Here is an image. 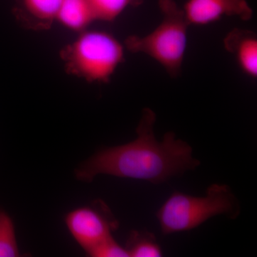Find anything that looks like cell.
I'll use <instances>...</instances> for the list:
<instances>
[{
  "label": "cell",
  "instance_id": "cell-10",
  "mask_svg": "<svg viewBox=\"0 0 257 257\" xmlns=\"http://www.w3.org/2000/svg\"><path fill=\"white\" fill-rule=\"evenodd\" d=\"M94 20L111 22L118 18L130 5L141 0H87Z\"/></svg>",
  "mask_w": 257,
  "mask_h": 257
},
{
  "label": "cell",
  "instance_id": "cell-7",
  "mask_svg": "<svg viewBox=\"0 0 257 257\" xmlns=\"http://www.w3.org/2000/svg\"><path fill=\"white\" fill-rule=\"evenodd\" d=\"M226 50L232 54L243 71L251 78L257 77V39L255 34L248 30H234L224 40Z\"/></svg>",
  "mask_w": 257,
  "mask_h": 257
},
{
  "label": "cell",
  "instance_id": "cell-13",
  "mask_svg": "<svg viewBox=\"0 0 257 257\" xmlns=\"http://www.w3.org/2000/svg\"><path fill=\"white\" fill-rule=\"evenodd\" d=\"M87 255L91 257H130L126 248L121 246L113 236L96 245Z\"/></svg>",
  "mask_w": 257,
  "mask_h": 257
},
{
  "label": "cell",
  "instance_id": "cell-9",
  "mask_svg": "<svg viewBox=\"0 0 257 257\" xmlns=\"http://www.w3.org/2000/svg\"><path fill=\"white\" fill-rule=\"evenodd\" d=\"M130 257H160L162 248L155 235L150 231H132L125 246Z\"/></svg>",
  "mask_w": 257,
  "mask_h": 257
},
{
  "label": "cell",
  "instance_id": "cell-1",
  "mask_svg": "<svg viewBox=\"0 0 257 257\" xmlns=\"http://www.w3.org/2000/svg\"><path fill=\"white\" fill-rule=\"evenodd\" d=\"M156 114L144 109L137 127V138L119 146L96 152L75 169L76 179L89 183L98 175L147 181L154 184L196 170L200 161L193 156L192 147L169 132L162 141L155 137Z\"/></svg>",
  "mask_w": 257,
  "mask_h": 257
},
{
  "label": "cell",
  "instance_id": "cell-2",
  "mask_svg": "<svg viewBox=\"0 0 257 257\" xmlns=\"http://www.w3.org/2000/svg\"><path fill=\"white\" fill-rule=\"evenodd\" d=\"M240 212L239 200L229 186L213 184L203 197L172 193L156 216L162 234L168 235L190 231L216 216L236 219Z\"/></svg>",
  "mask_w": 257,
  "mask_h": 257
},
{
  "label": "cell",
  "instance_id": "cell-5",
  "mask_svg": "<svg viewBox=\"0 0 257 257\" xmlns=\"http://www.w3.org/2000/svg\"><path fill=\"white\" fill-rule=\"evenodd\" d=\"M67 229L86 254L119 228V221L101 199L76 208L64 218Z\"/></svg>",
  "mask_w": 257,
  "mask_h": 257
},
{
  "label": "cell",
  "instance_id": "cell-6",
  "mask_svg": "<svg viewBox=\"0 0 257 257\" xmlns=\"http://www.w3.org/2000/svg\"><path fill=\"white\" fill-rule=\"evenodd\" d=\"M182 10L189 25L197 26L209 25L226 17L248 20L253 15L247 0H187Z\"/></svg>",
  "mask_w": 257,
  "mask_h": 257
},
{
  "label": "cell",
  "instance_id": "cell-8",
  "mask_svg": "<svg viewBox=\"0 0 257 257\" xmlns=\"http://www.w3.org/2000/svg\"><path fill=\"white\" fill-rule=\"evenodd\" d=\"M74 31H82L95 21L87 0H64L55 19Z\"/></svg>",
  "mask_w": 257,
  "mask_h": 257
},
{
  "label": "cell",
  "instance_id": "cell-11",
  "mask_svg": "<svg viewBox=\"0 0 257 257\" xmlns=\"http://www.w3.org/2000/svg\"><path fill=\"white\" fill-rule=\"evenodd\" d=\"M17 241L14 221L0 209V257L21 256Z\"/></svg>",
  "mask_w": 257,
  "mask_h": 257
},
{
  "label": "cell",
  "instance_id": "cell-3",
  "mask_svg": "<svg viewBox=\"0 0 257 257\" xmlns=\"http://www.w3.org/2000/svg\"><path fill=\"white\" fill-rule=\"evenodd\" d=\"M159 7L162 18L157 28L145 36L128 37L125 44L131 52L148 56L175 77L187 51L189 24L174 0H159Z\"/></svg>",
  "mask_w": 257,
  "mask_h": 257
},
{
  "label": "cell",
  "instance_id": "cell-12",
  "mask_svg": "<svg viewBox=\"0 0 257 257\" xmlns=\"http://www.w3.org/2000/svg\"><path fill=\"white\" fill-rule=\"evenodd\" d=\"M25 9L40 21L55 20L64 0H20Z\"/></svg>",
  "mask_w": 257,
  "mask_h": 257
},
{
  "label": "cell",
  "instance_id": "cell-4",
  "mask_svg": "<svg viewBox=\"0 0 257 257\" xmlns=\"http://www.w3.org/2000/svg\"><path fill=\"white\" fill-rule=\"evenodd\" d=\"M124 58L121 42L100 30L83 32L64 53L69 70L92 82L109 81Z\"/></svg>",
  "mask_w": 257,
  "mask_h": 257
}]
</instances>
